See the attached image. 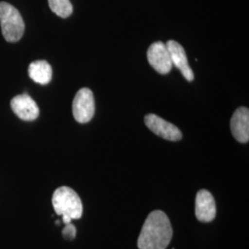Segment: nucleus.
<instances>
[{
  "instance_id": "f257e3e1",
  "label": "nucleus",
  "mask_w": 249,
  "mask_h": 249,
  "mask_svg": "<svg viewBox=\"0 0 249 249\" xmlns=\"http://www.w3.org/2000/svg\"><path fill=\"white\" fill-rule=\"evenodd\" d=\"M173 237L169 218L161 211L148 215L138 239L140 249H166Z\"/></svg>"
},
{
  "instance_id": "f03ea898",
  "label": "nucleus",
  "mask_w": 249,
  "mask_h": 249,
  "mask_svg": "<svg viewBox=\"0 0 249 249\" xmlns=\"http://www.w3.org/2000/svg\"><path fill=\"white\" fill-rule=\"evenodd\" d=\"M52 203L55 213L62 216L65 224L71 223L72 220H78L82 216L81 199L71 187H58L53 192Z\"/></svg>"
},
{
  "instance_id": "7ed1b4c3",
  "label": "nucleus",
  "mask_w": 249,
  "mask_h": 249,
  "mask_svg": "<svg viewBox=\"0 0 249 249\" xmlns=\"http://www.w3.org/2000/svg\"><path fill=\"white\" fill-rule=\"evenodd\" d=\"M0 25L4 38L16 43L24 34L25 25L18 9L7 2H0Z\"/></svg>"
},
{
  "instance_id": "20e7f679",
  "label": "nucleus",
  "mask_w": 249,
  "mask_h": 249,
  "mask_svg": "<svg viewBox=\"0 0 249 249\" xmlns=\"http://www.w3.org/2000/svg\"><path fill=\"white\" fill-rule=\"evenodd\" d=\"M72 112L75 120L80 124L91 120L95 113V103L90 89L82 88L76 93L72 104Z\"/></svg>"
},
{
  "instance_id": "39448f33",
  "label": "nucleus",
  "mask_w": 249,
  "mask_h": 249,
  "mask_svg": "<svg viewBox=\"0 0 249 249\" xmlns=\"http://www.w3.org/2000/svg\"><path fill=\"white\" fill-rule=\"evenodd\" d=\"M144 121L151 131L164 140L178 142L182 139V133L177 125L162 119L157 115L149 114L145 116Z\"/></svg>"
},
{
  "instance_id": "423d86ee",
  "label": "nucleus",
  "mask_w": 249,
  "mask_h": 249,
  "mask_svg": "<svg viewBox=\"0 0 249 249\" xmlns=\"http://www.w3.org/2000/svg\"><path fill=\"white\" fill-rule=\"evenodd\" d=\"M148 61L154 71L160 74H167L171 71L173 64L169 51L162 42H155L149 47L147 52Z\"/></svg>"
},
{
  "instance_id": "0eeeda50",
  "label": "nucleus",
  "mask_w": 249,
  "mask_h": 249,
  "mask_svg": "<svg viewBox=\"0 0 249 249\" xmlns=\"http://www.w3.org/2000/svg\"><path fill=\"white\" fill-rule=\"evenodd\" d=\"M12 111L24 121H34L39 116V107L35 100L27 93L15 96L10 102Z\"/></svg>"
},
{
  "instance_id": "6e6552de",
  "label": "nucleus",
  "mask_w": 249,
  "mask_h": 249,
  "mask_svg": "<svg viewBox=\"0 0 249 249\" xmlns=\"http://www.w3.org/2000/svg\"><path fill=\"white\" fill-rule=\"evenodd\" d=\"M195 213L199 222L210 223L213 221L216 216V204L213 196L208 190L201 189L197 192Z\"/></svg>"
},
{
  "instance_id": "1a4fd4ad",
  "label": "nucleus",
  "mask_w": 249,
  "mask_h": 249,
  "mask_svg": "<svg viewBox=\"0 0 249 249\" xmlns=\"http://www.w3.org/2000/svg\"><path fill=\"white\" fill-rule=\"evenodd\" d=\"M165 45L169 51L172 64L178 68L187 81L194 80V73L189 67L187 53L183 46L174 40H170Z\"/></svg>"
},
{
  "instance_id": "9d476101",
  "label": "nucleus",
  "mask_w": 249,
  "mask_h": 249,
  "mask_svg": "<svg viewBox=\"0 0 249 249\" xmlns=\"http://www.w3.org/2000/svg\"><path fill=\"white\" fill-rule=\"evenodd\" d=\"M231 131L234 139L241 143L249 141V110L247 107L237 108L231 116Z\"/></svg>"
},
{
  "instance_id": "9b49d317",
  "label": "nucleus",
  "mask_w": 249,
  "mask_h": 249,
  "mask_svg": "<svg viewBox=\"0 0 249 249\" xmlns=\"http://www.w3.org/2000/svg\"><path fill=\"white\" fill-rule=\"evenodd\" d=\"M28 72L30 78L41 85L48 84L53 76L52 67L45 60H37L31 63Z\"/></svg>"
},
{
  "instance_id": "f8f14e48",
  "label": "nucleus",
  "mask_w": 249,
  "mask_h": 249,
  "mask_svg": "<svg viewBox=\"0 0 249 249\" xmlns=\"http://www.w3.org/2000/svg\"><path fill=\"white\" fill-rule=\"evenodd\" d=\"M50 9L60 18L70 17L73 12V7L70 0H48Z\"/></svg>"
},
{
  "instance_id": "ddd939ff",
  "label": "nucleus",
  "mask_w": 249,
  "mask_h": 249,
  "mask_svg": "<svg viewBox=\"0 0 249 249\" xmlns=\"http://www.w3.org/2000/svg\"><path fill=\"white\" fill-rule=\"evenodd\" d=\"M76 233H77L76 227L71 223L66 224V227L63 229V236L67 240H73L76 237Z\"/></svg>"
}]
</instances>
